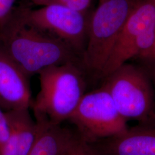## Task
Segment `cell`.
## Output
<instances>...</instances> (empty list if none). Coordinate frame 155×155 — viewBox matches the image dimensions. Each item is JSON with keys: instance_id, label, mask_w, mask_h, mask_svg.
<instances>
[{"instance_id": "cell-1", "label": "cell", "mask_w": 155, "mask_h": 155, "mask_svg": "<svg viewBox=\"0 0 155 155\" xmlns=\"http://www.w3.org/2000/svg\"><path fill=\"white\" fill-rule=\"evenodd\" d=\"M0 44L29 77L53 66L81 65L80 57L69 45L28 19L26 7L15 8L0 25Z\"/></svg>"}, {"instance_id": "cell-12", "label": "cell", "mask_w": 155, "mask_h": 155, "mask_svg": "<svg viewBox=\"0 0 155 155\" xmlns=\"http://www.w3.org/2000/svg\"><path fill=\"white\" fill-rule=\"evenodd\" d=\"M58 155H97L90 143L70 131Z\"/></svg>"}, {"instance_id": "cell-4", "label": "cell", "mask_w": 155, "mask_h": 155, "mask_svg": "<svg viewBox=\"0 0 155 155\" xmlns=\"http://www.w3.org/2000/svg\"><path fill=\"white\" fill-rule=\"evenodd\" d=\"M120 115L138 125L155 124V97L150 76L142 68L127 63L104 79Z\"/></svg>"}, {"instance_id": "cell-11", "label": "cell", "mask_w": 155, "mask_h": 155, "mask_svg": "<svg viewBox=\"0 0 155 155\" xmlns=\"http://www.w3.org/2000/svg\"><path fill=\"white\" fill-rule=\"evenodd\" d=\"M36 122L39 127L38 137L27 155H59L70 131L61 127V125Z\"/></svg>"}, {"instance_id": "cell-18", "label": "cell", "mask_w": 155, "mask_h": 155, "mask_svg": "<svg viewBox=\"0 0 155 155\" xmlns=\"http://www.w3.org/2000/svg\"><path fill=\"white\" fill-rule=\"evenodd\" d=\"M155 62V61H154ZM151 77V79H152V82L153 83V89H154V92H155V65L153 70H152V74L150 75Z\"/></svg>"}, {"instance_id": "cell-16", "label": "cell", "mask_w": 155, "mask_h": 155, "mask_svg": "<svg viewBox=\"0 0 155 155\" xmlns=\"http://www.w3.org/2000/svg\"><path fill=\"white\" fill-rule=\"evenodd\" d=\"M139 58L146 61H155V42L150 50L144 52V54L139 56Z\"/></svg>"}, {"instance_id": "cell-2", "label": "cell", "mask_w": 155, "mask_h": 155, "mask_svg": "<svg viewBox=\"0 0 155 155\" xmlns=\"http://www.w3.org/2000/svg\"><path fill=\"white\" fill-rule=\"evenodd\" d=\"M38 74L40 89L31 106L35 120L61 125L86 93V73L80 64L68 63L47 67Z\"/></svg>"}, {"instance_id": "cell-14", "label": "cell", "mask_w": 155, "mask_h": 155, "mask_svg": "<svg viewBox=\"0 0 155 155\" xmlns=\"http://www.w3.org/2000/svg\"><path fill=\"white\" fill-rule=\"evenodd\" d=\"M10 133V125L5 111L0 106V149L5 143Z\"/></svg>"}, {"instance_id": "cell-7", "label": "cell", "mask_w": 155, "mask_h": 155, "mask_svg": "<svg viewBox=\"0 0 155 155\" xmlns=\"http://www.w3.org/2000/svg\"><path fill=\"white\" fill-rule=\"evenodd\" d=\"M155 27V0H138L122 28L101 79H104L124 64V56L128 49Z\"/></svg>"}, {"instance_id": "cell-3", "label": "cell", "mask_w": 155, "mask_h": 155, "mask_svg": "<svg viewBox=\"0 0 155 155\" xmlns=\"http://www.w3.org/2000/svg\"><path fill=\"white\" fill-rule=\"evenodd\" d=\"M138 0H100L91 13L87 41L81 60L86 74L101 79L102 70Z\"/></svg>"}, {"instance_id": "cell-19", "label": "cell", "mask_w": 155, "mask_h": 155, "mask_svg": "<svg viewBox=\"0 0 155 155\" xmlns=\"http://www.w3.org/2000/svg\"></svg>"}, {"instance_id": "cell-6", "label": "cell", "mask_w": 155, "mask_h": 155, "mask_svg": "<svg viewBox=\"0 0 155 155\" xmlns=\"http://www.w3.org/2000/svg\"><path fill=\"white\" fill-rule=\"evenodd\" d=\"M28 19L69 45L80 57L86 48L91 14L50 4L38 9L26 8Z\"/></svg>"}, {"instance_id": "cell-9", "label": "cell", "mask_w": 155, "mask_h": 155, "mask_svg": "<svg viewBox=\"0 0 155 155\" xmlns=\"http://www.w3.org/2000/svg\"><path fill=\"white\" fill-rule=\"evenodd\" d=\"M90 144L98 155H155V124L137 125Z\"/></svg>"}, {"instance_id": "cell-10", "label": "cell", "mask_w": 155, "mask_h": 155, "mask_svg": "<svg viewBox=\"0 0 155 155\" xmlns=\"http://www.w3.org/2000/svg\"><path fill=\"white\" fill-rule=\"evenodd\" d=\"M29 110L21 109L6 111L9 122L16 133L20 155H28L39 134V125L33 120Z\"/></svg>"}, {"instance_id": "cell-5", "label": "cell", "mask_w": 155, "mask_h": 155, "mask_svg": "<svg viewBox=\"0 0 155 155\" xmlns=\"http://www.w3.org/2000/svg\"><path fill=\"white\" fill-rule=\"evenodd\" d=\"M68 121L89 143L121 133L128 128L127 121L120 115L110 94L102 84L84 94Z\"/></svg>"}, {"instance_id": "cell-17", "label": "cell", "mask_w": 155, "mask_h": 155, "mask_svg": "<svg viewBox=\"0 0 155 155\" xmlns=\"http://www.w3.org/2000/svg\"><path fill=\"white\" fill-rule=\"evenodd\" d=\"M33 4L38 5L45 6L50 4V0H30Z\"/></svg>"}, {"instance_id": "cell-8", "label": "cell", "mask_w": 155, "mask_h": 155, "mask_svg": "<svg viewBox=\"0 0 155 155\" xmlns=\"http://www.w3.org/2000/svg\"><path fill=\"white\" fill-rule=\"evenodd\" d=\"M29 77L0 44V106L4 110L31 108Z\"/></svg>"}, {"instance_id": "cell-13", "label": "cell", "mask_w": 155, "mask_h": 155, "mask_svg": "<svg viewBox=\"0 0 155 155\" xmlns=\"http://www.w3.org/2000/svg\"><path fill=\"white\" fill-rule=\"evenodd\" d=\"M92 0H50V4L64 6L74 11L83 13L89 12Z\"/></svg>"}, {"instance_id": "cell-15", "label": "cell", "mask_w": 155, "mask_h": 155, "mask_svg": "<svg viewBox=\"0 0 155 155\" xmlns=\"http://www.w3.org/2000/svg\"><path fill=\"white\" fill-rule=\"evenodd\" d=\"M16 0H0V25L11 15Z\"/></svg>"}]
</instances>
